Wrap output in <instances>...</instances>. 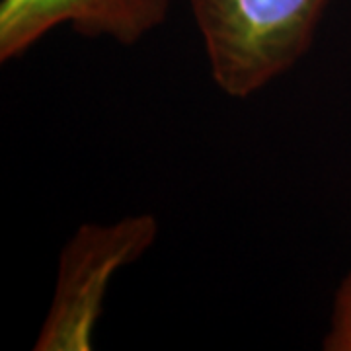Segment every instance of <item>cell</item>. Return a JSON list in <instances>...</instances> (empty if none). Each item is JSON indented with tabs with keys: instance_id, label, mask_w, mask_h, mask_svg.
<instances>
[{
	"instance_id": "cell-1",
	"label": "cell",
	"mask_w": 351,
	"mask_h": 351,
	"mask_svg": "<svg viewBox=\"0 0 351 351\" xmlns=\"http://www.w3.org/2000/svg\"><path fill=\"white\" fill-rule=\"evenodd\" d=\"M328 0H189L211 78L248 98L287 73L313 45Z\"/></svg>"
},
{
	"instance_id": "cell-2",
	"label": "cell",
	"mask_w": 351,
	"mask_h": 351,
	"mask_svg": "<svg viewBox=\"0 0 351 351\" xmlns=\"http://www.w3.org/2000/svg\"><path fill=\"white\" fill-rule=\"evenodd\" d=\"M152 215L125 217L113 225H82L66 242L36 351H88L104 299L117 269L135 263L154 244Z\"/></svg>"
},
{
	"instance_id": "cell-3",
	"label": "cell",
	"mask_w": 351,
	"mask_h": 351,
	"mask_svg": "<svg viewBox=\"0 0 351 351\" xmlns=\"http://www.w3.org/2000/svg\"><path fill=\"white\" fill-rule=\"evenodd\" d=\"M8 25L29 39L69 24L84 38L135 45L166 22L170 0H2Z\"/></svg>"
},
{
	"instance_id": "cell-4",
	"label": "cell",
	"mask_w": 351,
	"mask_h": 351,
	"mask_svg": "<svg viewBox=\"0 0 351 351\" xmlns=\"http://www.w3.org/2000/svg\"><path fill=\"white\" fill-rule=\"evenodd\" d=\"M322 350L351 351V269L334 295L330 328L322 339Z\"/></svg>"
}]
</instances>
